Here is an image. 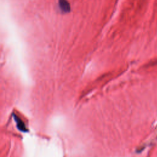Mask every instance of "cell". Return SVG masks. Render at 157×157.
I'll list each match as a JSON object with an SVG mask.
<instances>
[{
    "label": "cell",
    "instance_id": "obj_1",
    "mask_svg": "<svg viewBox=\"0 0 157 157\" xmlns=\"http://www.w3.org/2000/svg\"><path fill=\"white\" fill-rule=\"evenodd\" d=\"M58 6L61 11L64 13H67L71 10V6L67 0H59Z\"/></svg>",
    "mask_w": 157,
    "mask_h": 157
}]
</instances>
